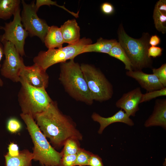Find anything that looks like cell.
<instances>
[{"label":"cell","instance_id":"obj_1","mask_svg":"<svg viewBox=\"0 0 166 166\" xmlns=\"http://www.w3.org/2000/svg\"><path fill=\"white\" fill-rule=\"evenodd\" d=\"M34 119L54 148H60L70 138L79 140L82 139V135L77 128L75 123L61 112L56 101H52L44 111L35 116Z\"/></svg>","mask_w":166,"mask_h":166},{"label":"cell","instance_id":"obj_2","mask_svg":"<svg viewBox=\"0 0 166 166\" xmlns=\"http://www.w3.org/2000/svg\"><path fill=\"white\" fill-rule=\"evenodd\" d=\"M20 116L26 124L34 144V160L43 166H61L63 156L51 145L40 130L33 117L21 113Z\"/></svg>","mask_w":166,"mask_h":166},{"label":"cell","instance_id":"obj_3","mask_svg":"<svg viewBox=\"0 0 166 166\" xmlns=\"http://www.w3.org/2000/svg\"><path fill=\"white\" fill-rule=\"evenodd\" d=\"M59 79L66 91L76 100L91 105L93 102L80 65L74 59L60 63Z\"/></svg>","mask_w":166,"mask_h":166},{"label":"cell","instance_id":"obj_4","mask_svg":"<svg viewBox=\"0 0 166 166\" xmlns=\"http://www.w3.org/2000/svg\"><path fill=\"white\" fill-rule=\"evenodd\" d=\"M117 34L118 42L129 59L132 70H142L152 67V61L148 54L150 47L148 33H143L139 39L133 38L126 33L121 24L118 28Z\"/></svg>","mask_w":166,"mask_h":166},{"label":"cell","instance_id":"obj_5","mask_svg":"<svg viewBox=\"0 0 166 166\" xmlns=\"http://www.w3.org/2000/svg\"><path fill=\"white\" fill-rule=\"evenodd\" d=\"M92 43L91 39L84 37L76 44L68 45L59 48L41 51L33 59L34 64L46 71L50 66L57 63L74 59L77 56L83 53L84 47Z\"/></svg>","mask_w":166,"mask_h":166},{"label":"cell","instance_id":"obj_6","mask_svg":"<svg viewBox=\"0 0 166 166\" xmlns=\"http://www.w3.org/2000/svg\"><path fill=\"white\" fill-rule=\"evenodd\" d=\"M21 87L18 94V101L23 114L29 115L34 119L44 111L52 101L44 88L32 86L20 80Z\"/></svg>","mask_w":166,"mask_h":166},{"label":"cell","instance_id":"obj_7","mask_svg":"<svg viewBox=\"0 0 166 166\" xmlns=\"http://www.w3.org/2000/svg\"><path fill=\"white\" fill-rule=\"evenodd\" d=\"M80 67L92 100L101 102L111 99L113 86L101 71L88 64H82Z\"/></svg>","mask_w":166,"mask_h":166},{"label":"cell","instance_id":"obj_8","mask_svg":"<svg viewBox=\"0 0 166 166\" xmlns=\"http://www.w3.org/2000/svg\"><path fill=\"white\" fill-rule=\"evenodd\" d=\"M34 1L27 4L22 1L23 9L21 15L23 27L30 37L37 36L44 43L49 27L46 22L37 15Z\"/></svg>","mask_w":166,"mask_h":166},{"label":"cell","instance_id":"obj_9","mask_svg":"<svg viewBox=\"0 0 166 166\" xmlns=\"http://www.w3.org/2000/svg\"><path fill=\"white\" fill-rule=\"evenodd\" d=\"M1 42L5 59L0 70L1 74L14 82H19L20 72L25 65L23 60L11 42L6 41Z\"/></svg>","mask_w":166,"mask_h":166},{"label":"cell","instance_id":"obj_10","mask_svg":"<svg viewBox=\"0 0 166 166\" xmlns=\"http://www.w3.org/2000/svg\"><path fill=\"white\" fill-rule=\"evenodd\" d=\"M20 11V8L14 15L13 21L5 23L4 26H0V29L4 31V33L0 36V42L6 41L11 42L22 57L25 55L24 44L29 34L22 24Z\"/></svg>","mask_w":166,"mask_h":166},{"label":"cell","instance_id":"obj_11","mask_svg":"<svg viewBox=\"0 0 166 166\" xmlns=\"http://www.w3.org/2000/svg\"><path fill=\"white\" fill-rule=\"evenodd\" d=\"M20 76V80L33 87L46 89L48 86L49 76L46 71L35 64L31 66L25 65Z\"/></svg>","mask_w":166,"mask_h":166},{"label":"cell","instance_id":"obj_12","mask_svg":"<svg viewBox=\"0 0 166 166\" xmlns=\"http://www.w3.org/2000/svg\"><path fill=\"white\" fill-rule=\"evenodd\" d=\"M142 94L140 88L137 87L123 94L116 102V105L123 110L129 117L135 116L139 110V105Z\"/></svg>","mask_w":166,"mask_h":166},{"label":"cell","instance_id":"obj_13","mask_svg":"<svg viewBox=\"0 0 166 166\" xmlns=\"http://www.w3.org/2000/svg\"><path fill=\"white\" fill-rule=\"evenodd\" d=\"M126 75L135 80L147 92L160 89L164 87L153 74H148L142 70L127 71Z\"/></svg>","mask_w":166,"mask_h":166},{"label":"cell","instance_id":"obj_14","mask_svg":"<svg viewBox=\"0 0 166 166\" xmlns=\"http://www.w3.org/2000/svg\"><path fill=\"white\" fill-rule=\"evenodd\" d=\"M91 117L93 120L100 124V127L98 132L100 134L102 133L104 129L107 126L114 123H123L130 126H133L134 124L132 120L121 109L110 117H103L96 113H94L92 115Z\"/></svg>","mask_w":166,"mask_h":166},{"label":"cell","instance_id":"obj_15","mask_svg":"<svg viewBox=\"0 0 166 166\" xmlns=\"http://www.w3.org/2000/svg\"><path fill=\"white\" fill-rule=\"evenodd\" d=\"M146 127L160 126L166 128V99H157L152 114L146 121Z\"/></svg>","mask_w":166,"mask_h":166},{"label":"cell","instance_id":"obj_16","mask_svg":"<svg viewBox=\"0 0 166 166\" xmlns=\"http://www.w3.org/2000/svg\"><path fill=\"white\" fill-rule=\"evenodd\" d=\"M60 28L64 43L73 45L80 39V28L75 19L67 20Z\"/></svg>","mask_w":166,"mask_h":166},{"label":"cell","instance_id":"obj_17","mask_svg":"<svg viewBox=\"0 0 166 166\" xmlns=\"http://www.w3.org/2000/svg\"><path fill=\"white\" fill-rule=\"evenodd\" d=\"M6 166H32V152L27 149L20 151L18 155L12 156L8 153L5 156Z\"/></svg>","mask_w":166,"mask_h":166},{"label":"cell","instance_id":"obj_18","mask_svg":"<svg viewBox=\"0 0 166 166\" xmlns=\"http://www.w3.org/2000/svg\"><path fill=\"white\" fill-rule=\"evenodd\" d=\"M44 43L48 49L62 47L64 42L60 28L56 26H49Z\"/></svg>","mask_w":166,"mask_h":166},{"label":"cell","instance_id":"obj_19","mask_svg":"<svg viewBox=\"0 0 166 166\" xmlns=\"http://www.w3.org/2000/svg\"><path fill=\"white\" fill-rule=\"evenodd\" d=\"M117 41L116 39L108 40L100 38L95 43L86 45L83 49V53L96 52L108 54Z\"/></svg>","mask_w":166,"mask_h":166},{"label":"cell","instance_id":"obj_20","mask_svg":"<svg viewBox=\"0 0 166 166\" xmlns=\"http://www.w3.org/2000/svg\"><path fill=\"white\" fill-rule=\"evenodd\" d=\"M20 0H0V19L6 20L20 8Z\"/></svg>","mask_w":166,"mask_h":166},{"label":"cell","instance_id":"obj_21","mask_svg":"<svg viewBox=\"0 0 166 166\" xmlns=\"http://www.w3.org/2000/svg\"><path fill=\"white\" fill-rule=\"evenodd\" d=\"M108 54L121 61L124 65L125 69L127 71L132 70V64L129 59L117 41L114 45Z\"/></svg>","mask_w":166,"mask_h":166},{"label":"cell","instance_id":"obj_22","mask_svg":"<svg viewBox=\"0 0 166 166\" xmlns=\"http://www.w3.org/2000/svg\"><path fill=\"white\" fill-rule=\"evenodd\" d=\"M153 18L156 29L165 34L166 32V13L159 11L155 7Z\"/></svg>","mask_w":166,"mask_h":166},{"label":"cell","instance_id":"obj_23","mask_svg":"<svg viewBox=\"0 0 166 166\" xmlns=\"http://www.w3.org/2000/svg\"><path fill=\"white\" fill-rule=\"evenodd\" d=\"M79 140L74 138L68 139L65 142L63 150V155L76 154L80 147Z\"/></svg>","mask_w":166,"mask_h":166},{"label":"cell","instance_id":"obj_24","mask_svg":"<svg viewBox=\"0 0 166 166\" xmlns=\"http://www.w3.org/2000/svg\"><path fill=\"white\" fill-rule=\"evenodd\" d=\"M92 153L81 148L76 154L74 166L88 165L89 161Z\"/></svg>","mask_w":166,"mask_h":166},{"label":"cell","instance_id":"obj_25","mask_svg":"<svg viewBox=\"0 0 166 166\" xmlns=\"http://www.w3.org/2000/svg\"><path fill=\"white\" fill-rule=\"evenodd\" d=\"M166 96V87L163 89L147 92L144 94H143L140 101V103L149 101L151 100L160 96Z\"/></svg>","mask_w":166,"mask_h":166},{"label":"cell","instance_id":"obj_26","mask_svg":"<svg viewBox=\"0 0 166 166\" xmlns=\"http://www.w3.org/2000/svg\"><path fill=\"white\" fill-rule=\"evenodd\" d=\"M153 74L155 75L164 86H166V64L164 63L158 68H152Z\"/></svg>","mask_w":166,"mask_h":166},{"label":"cell","instance_id":"obj_27","mask_svg":"<svg viewBox=\"0 0 166 166\" xmlns=\"http://www.w3.org/2000/svg\"><path fill=\"white\" fill-rule=\"evenodd\" d=\"M36 10L37 11H38L39 7L43 5H48L50 6V5H55L65 10L70 14L73 15L75 17L77 18L78 17V13L79 11L77 13L70 11L63 6H61L58 5L56 1H53L50 0H37L35 4Z\"/></svg>","mask_w":166,"mask_h":166},{"label":"cell","instance_id":"obj_28","mask_svg":"<svg viewBox=\"0 0 166 166\" xmlns=\"http://www.w3.org/2000/svg\"><path fill=\"white\" fill-rule=\"evenodd\" d=\"M8 130L12 133L18 132L21 128V123L17 119L12 118L9 119L7 123Z\"/></svg>","mask_w":166,"mask_h":166},{"label":"cell","instance_id":"obj_29","mask_svg":"<svg viewBox=\"0 0 166 166\" xmlns=\"http://www.w3.org/2000/svg\"><path fill=\"white\" fill-rule=\"evenodd\" d=\"M76 154L63 155L61 160V166H74Z\"/></svg>","mask_w":166,"mask_h":166},{"label":"cell","instance_id":"obj_30","mask_svg":"<svg viewBox=\"0 0 166 166\" xmlns=\"http://www.w3.org/2000/svg\"><path fill=\"white\" fill-rule=\"evenodd\" d=\"M163 49L156 46H150L148 50V54L149 57L155 58L160 57L162 54Z\"/></svg>","mask_w":166,"mask_h":166},{"label":"cell","instance_id":"obj_31","mask_svg":"<svg viewBox=\"0 0 166 166\" xmlns=\"http://www.w3.org/2000/svg\"><path fill=\"white\" fill-rule=\"evenodd\" d=\"M88 165L89 166H104L101 158L97 155L92 153L89 159Z\"/></svg>","mask_w":166,"mask_h":166},{"label":"cell","instance_id":"obj_32","mask_svg":"<svg viewBox=\"0 0 166 166\" xmlns=\"http://www.w3.org/2000/svg\"><path fill=\"white\" fill-rule=\"evenodd\" d=\"M101 9L102 13L107 15H111L114 12V8L111 3L105 2L102 3L101 6Z\"/></svg>","mask_w":166,"mask_h":166},{"label":"cell","instance_id":"obj_33","mask_svg":"<svg viewBox=\"0 0 166 166\" xmlns=\"http://www.w3.org/2000/svg\"><path fill=\"white\" fill-rule=\"evenodd\" d=\"M8 153L12 156H15L18 155L20 151L18 145L14 143H11L8 145Z\"/></svg>","mask_w":166,"mask_h":166},{"label":"cell","instance_id":"obj_34","mask_svg":"<svg viewBox=\"0 0 166 166\" xmlns=\"http://www.w3.org/2000/svg\"><path fill=\"white\" fill-rule=\"evenodd\" d=\"M155 7L159 11L166 13V0H160L156 3Z\"/></svg>","mask_w":166,"mask_h":166},{"label":"cell","instance_id":"obj_35","mask_svg":"<svg viewBox=\"0 0 166 166\" xmlns=\"http://www.w3.org/2000/svg\"><path fill=\"white\" fill-rule=\"evenodd\" d=\"M160 38L156 35L151 36L149 41V45L151 46H156L160 44Z\"/></svg>","mask_w":166,"mask_h":166},{"label":"cell","instance_id":"obj_36","mask_svg":"<svg viewBox=\"0 0 166 166\" xmlns=\"http://www.w3.org/2000/svg\"><path fill=\"white\" fill-rule=\"evenodd\" d=\"M4 54L3 46L2 43L0 42V62L2 60ZM1 65H0V67ZM3 85V82L0 77V86H2Z\"/></svg>","mask_w":166,"mask_h":166}]
</instances>
